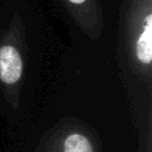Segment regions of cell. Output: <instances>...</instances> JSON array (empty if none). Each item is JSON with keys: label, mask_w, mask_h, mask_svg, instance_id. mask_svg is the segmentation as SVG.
Returning a JSON list of instances; mask_svg holds the SVG:
<instances>
[{"label": "cell", "mask_w": 152, "mask_h": 152, "mask_svg": "<svg viewBox=\"0 0 152 152\" xmlns=\"http://www.w3.org/2000/svg\"><path fill=\"white\" fill-rule=\"evenodd\" d=\"M58 8L87 35L97 37L104 27L102 0H53Z\"/></svg>", "instance_id": "7a4b0ae2"}, {"label": "cell", "mask_w": 152, "mask_h": 152, "mask_svg": "<svg viewBox=\"0 0 152 152\" xmlns=\"http://www.w3.org/2000/svg\"><path fill=\"white\" fill-rule=\"evenodd\" d=\"M119 24L129 60L148 69L152 61V0H121Z\"/></svg>", "instance_id": "6da1fadb"}, {"label": "cell", "mask_w": 152, "mask_h": 152, "mask_svg": "<svg viewBox=\"0 0 152 152\" xmlns=\"http://www.w3.org/2000/svg\"><path fill=\"white\" fill-rule=\"evenodd\" d=\"M64 152H94L89 140L81 134H72L66 139Z\"/></svg>", "instance_id": "277c9868"}, {"label": "cell", "mask_w": 152, "mask_h": 152, "mask_svg": "<svg viewBox=\"0 0 152 152\" xmlns=\"http://www.w3.org/2000/svg\"><path fill=\"white\" fill-rule=\"evenodd\" d=\"M24 69L21 52L13 42L0 44V80L4 84H15L20 80Z\"/></svg>", "instance_id": "3957f363"}]
</instances>
